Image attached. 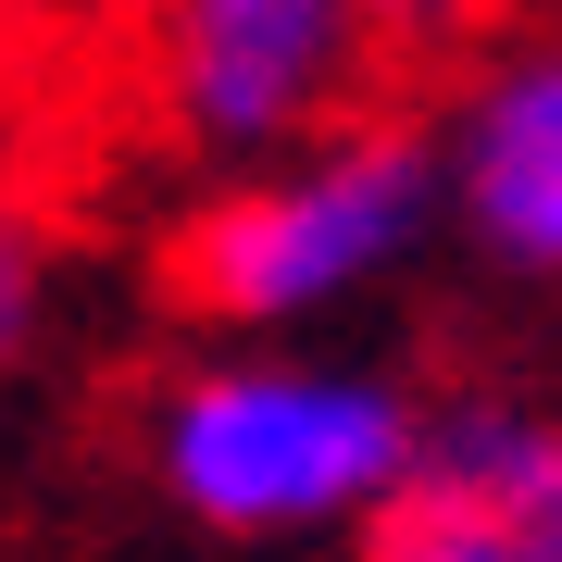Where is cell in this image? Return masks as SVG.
Returning a JSON list of instances; mask_svg holds the SVG:
<instances>
[{
  "label": "cell",
  "instance_id": "cell-3",
  "mask_svg": "<svg viewBox=\"0 0 562 562\" xmlns=\"http://www.w3.org/2000/svg\"><path fill=\"white\" fill-rule=\"evenodd\" d=\"M401 63V0H138V113L162 150L262 176V162L362 125V88Z\"/></svg>",
  "mask_w": 562,
  "mask_h": 562
},
{
  "label": "cell",
  "instance_id": "cell-4",
  "mask_svg": "<svg viewBox=\"0 0 562 562\" xmlns=\"http://www.w3.org/2000/svg\"><path fill=\"white\" fill-rule=\"evenodd\" d=\"M350 562H562V413L513 387L425 401V450Z\"/></svg>",
  "mask_w": 562,
  "mask_h": 562
},
{
  "label": "cell",
  "instance_id": "cell-5",
  "mask_svg": "<svg viewBox=\"0 0 562 562\" xmlns=\"http://www.w3.org/2000/svg\"><path fill=\"white\" fill-rule=\"evenodd\" d=\"M438 176H450V238L475 262L562 288V25L462 63L438 113Z\"/></svg>",
  "mask_w": 562,
  "mask_h": 562
},
{
  "label": "cell",
  "instance_id": "cell-2",
  "mask_svg": "<svg viewBox=\"0 0 562 562\" xmlns=\"http://www.w3.org/2000/svg\"><path fill=\"white\" fill-rule=\"evenodd\" d=\"M438 225H450L438 138L362 113L338 138L262 162V176H225L176 225L162 288H176V313L225 325V338H276V325H313V313L362 301V288H387Z\"/></svg>",
  "mask_w": 562,
  "mask_h": 562
},
{
  "label": "cell",
  "instance_id": "cell-6",
  "mask_svg": "<svg viewBox=\"0 0 562 562\" xmlns=\"http://www.w3.org/2000/svg\"><path fill=\"white\" fill-rule=\"evenodd\" d=\"M13 13H38V0H13Z\"/></svg>",
  "mask_w": 562,
  "mask_h": 562
},
{
  "label": "cell",
  "instance_id": "cell-1",
  "mask_svg": "<svg viewBox=\"0 0 562 562\" xmlns=\"http://www.w3.org/2000/svg\"><path fill=\"white\" fill-rule=\"evenodd\" d=\"M425 450V401H401L362 362L225 350L150 387L138 462L201 538H325L375 525Z\"/></svg>",
  "mask_w": 562,
  "mask_h": 562
}]
</instances>
